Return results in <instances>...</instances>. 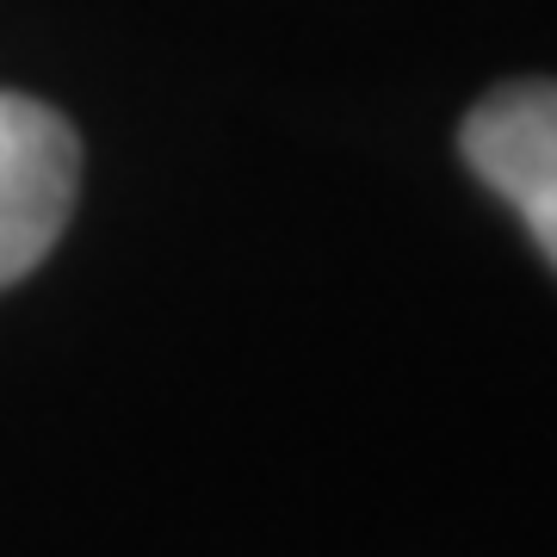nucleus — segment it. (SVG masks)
I'll return each mask as SVG.
<instances>
[{"mask_svg": "<svg viewBox=\"0 0 557 557\" xmlns=\"http://www.w3.org/2000/svg\"><path fill=\"white\" fill-rule=\"evenodd\" d=\"M81 193V137L57 106L0 94V292L20 285L69 230Z\"/></svg>", "mask_w": 557, "mask_h": 557, "instance_id": "1", "label": "nucleus"}, {"mask_svg": "<svg viewBox=\"0 0 557 557\" xmlns=\"http://www.w3.org/2000/svg\"><path fill=\"white\" fill-rule=\"evenodd\" d=\"M465 168L520 211L539 255L557 267V81H515L471 106L458 131Z\"/></svg>", "mask_w": 557, "mask_h": 557, "instance_id": "2", "label": "nucleus"}]
</instances>
